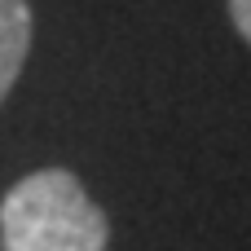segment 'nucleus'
I'll return each mask as SVG.
<instances>
[{
  "label": "nucleus",
  "mask_w": 251,
  "mask_h": 251,
  "mask_svg": "<svg viewBox=\"0 0 251 251\" xmlns=\"http://www.w3.org/2000/svg\"><path fill=\"white\" fill-rule=\"evenodd\" d=\"M4 251H106L110 221L88 199L75 172L40 168L22 176L0 203Z\"/></svg>",
  "instance_id": "nucleus-1"
},
{
  "label": "nucleus",
  "mask_w": 251,
  "mask_h": 251,
  "mask_svg": "<svg viewBox=\"0 0 251 251\" xmlns=\"http://www.w3.org/2000/svg\"><path fill=\"white\" fill-rule=\"evenodd\" d=\"M31 4L26 0H0V101L22 75V62L31 53Z\"/></svg>",
  "instance_id": "nucleus-2"
},
{
  "label": "nucleus",
  "mask_w": 251,
  "mask_h": 251,
  "mask_svg": "<svg viewBox=\"0 0 251 251\" xmlns=\"http://www.w3.org/2000/svg\"><path fill=\"white\" fill-rule=\"evenodd\" d=\"M229 18H234L238 35L251 44V0H229Z\"/></svg>",
  "instance_id": "nucleus-3"
}]
</instances>
